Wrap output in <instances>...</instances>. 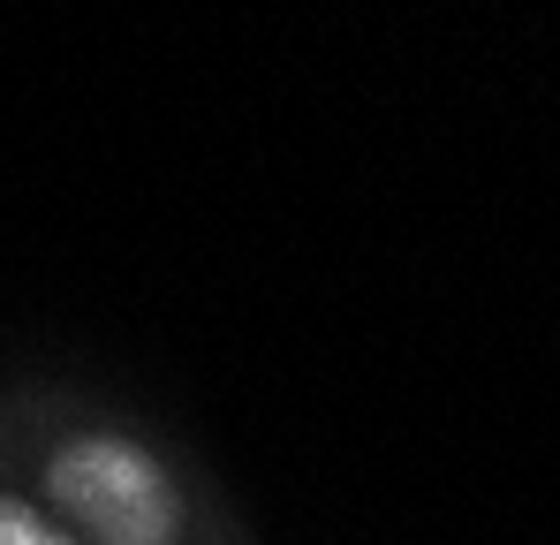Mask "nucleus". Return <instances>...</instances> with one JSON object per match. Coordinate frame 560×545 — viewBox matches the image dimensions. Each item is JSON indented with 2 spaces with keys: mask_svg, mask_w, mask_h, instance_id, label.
<instances>
[{
  "mask_svg": "<svg viewBox=\"0 0 560 545\" xmlns=\"http://www.w3.org/2000/svg\"><path fill=\"white\" fill-rule=\"evenodd\" d=\"M54 500L106 545H175V485L129 440H77L54 462Z\"/></svg>",
  "mask_w": 560,
  "mask_h": 545,
  "instance_id": "nucleus-1",
  "label": "nucleus"
},
{
  "mask_svg": "<svg viewBox=\"0 0 560 545\" xmlns=\"http://www.w3.org/2000/svg\"><path fill=\"white\" fill-rule=\"evenodd\" d=\"M0 545H69V531H54L38 508L23 500H0Z\"/></svg>",
  "mask_w": 560,
  "mask_h": 545,
  "instance_id": "nucleus-2",
  "label": "nucleus"
}]
</instances>
